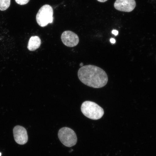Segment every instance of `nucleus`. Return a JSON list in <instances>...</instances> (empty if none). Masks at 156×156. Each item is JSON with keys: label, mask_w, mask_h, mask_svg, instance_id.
I'll return each mask as SVG.
<instances>
[{"label": "nucleus", "mask_w": 156, "mask_h": 156, "mask_svg": "<svg viewBox=\"0 0 156 156\" xmlns=\"http://www.w3.org/2000/svg\"><path fill=\"white\" fill-rule=\"evenodd\" d=\"M29 1L30 0H15V1L18 4L21 5L27 4L29 2Z\"/></svg>", "instance_id": "nucleus-10"}, {"label": "nucleus", "mask_w": 156, "mask_h": 156, "mask_svg": "<svg viewBox=\"0 0 156 156\" xmlns=\"http://www.w3.org/2000/svg\"><path fill=\"white\" fill-rule=\"evenodd\" d=\"M41 44V40L39 37L32 36L29 40L27 48L30 51H34L40 48Z\"/></svg>", "instance_id": "nucleus-8"}, {"label": "nucleus", "mask_w": 156, "mask_h": 156, "mask_svg": "<svg viewBox=\"0 0 156 156\" xmlns=\"http://www.w3.org/2000/svg\"><path fill=\"white\" fill-rule=\"evenodd\" d=\"M110 42L112 43V44H114L115 43L116 40L115 39L113 38H112L110 39Z\"/></svg>", "instance_id": "nucleus-12"}, {"label": "nucleus", "mask_w": 156, "mask_h": 156, "mask_svg": "<svg viewBox=\"0 0 156 156\" xmlns=\"http://www.w3.org/2000/svg\"><path fill=\"white\" fill-rule=\"evenodd\" d=\"M1 153H0V156H1Z\"/></svg>", "instance_id": "nucleus-15"}, {"label": "nucleus", "mask_w": 156, "mask_h": 156, "mask_svg": "<svg viewBox=\"0 0 156 156\" xmlns=\"http://www.w3.org/2000/svg\"><path fill=\"white\" fill-rule=\"evenodd\" d=\"M58 136L60 141L66 147H73L77 143L76 134L73 130L69 128L64 127L60 129L58 131Z\"/></svg>", "instance_id": "nucleus-4"}, {"label": "nucleus", "mask_w": 156, "mask_h": 156, "mask_svg": "<svg viewBox=\"0 0 156 156\" xmlns=\"http://www.w3.org/2000/svg\"><path fill=\"white\" fill-rule=\"evenodd\" d=\"M53 10L49 5H44L41 8L37 13V23L41 27H46L53 20Z\"/></svg>", "instance_id": "nucleus-3"}, {"label": "nucleus", "mask_w": 156, "mask_h": 156, "mask_svg": "<svg viewBox=\"0 0 156 156\" xmlns=\"http://www.w3.org/2000/svg\"><path fill=\"white\" fill-rule=\"evenodd\" d=\"M81 111L84 115L90 119L99 120L104 114L102 107L97 103L90 101H86L81 106Z\"/></svg>", "instance_id": "nucleus-2"}, {"label": "nucleus", "mask_w": 156, "mask_h": 156, "mask_svg": "<svg viewBox=\"0 0 156 156\" xmlns=\"http://www.w3.org/2000/svg\"><path fill=\"white\" fill-rule=\"evenodd\" d=\"M13 133L15 141L20 145H24L28 142V134L26 129L23 126H15L13 128Z\"/></svg>", "instance_id": "nucleus-6"}, {"label": "nucleus", "mask_w": 156, "mask_h": 156, "mask_svg": "<svg viewBox=\"0 0 156 156\" xmlns=\"http://www.w3.org/2000/svg\"><path fill=\"white\" fill-rule=\"evenodd\" d=\"M61 38L63 44L68 47H74L77 46L79 42V37L71 31H66L63 32Z\"/></svg>", "instance_id": "nucleus-5"}, {"label": "nucleus", "mask_w": 156, "mask_h": 156, "mask_svg": "<svg viewBox=\"0 0 156 156\" xmlns=\"http://www.w3.org/2000/svg\"><path fill=\"white\" fill-rule=\"evenodd\" d=\"M11 0H0V10H6L10 5Z\"/></svg>", "instance_id": "nucleus-9"}, {"label": "nucleus", "mask_w": 156, "mask_h": 156, "mask_svg": "<svg viewBox=\"0 0 156 156\" xmlns=\"http://www.w3.org/2000/svg\"><path fill=\"white\" fill-rule=\"evenodd\" d=\"M80 81L87 86L100 88L106 85L108 77L104 70L97 66L88 65L83 66L78 72Z\"/></svg>", "instance_id": "nucleus-1"}, {"label": "nucleus", "mask_w": 156, "mask_h": 156, "mask_svg": "<svg viewBox=\"0 0 156 156\" xmlns=\"http://www.w3.org/2000/svg\"><path fill=\"white\" fill-rule=\"evenodd\" d=\"M116 9L125 12H130L136 6L135 0H116L114 5Z\"/></svg>", "instance_id": "nucleus-7"}, {"label": "nucleus", "mask_w": 156, "mask_h": 156, "mask_svg": "<svg viewBox=\"0 0 156 156\" xmlns=\"http://www.w3.org/2000/svg\"><path fill=\"white\" fill-rule=\"evenodd\" d=\"M99 2H105L107 1V0H97Z\"/></svg>", "instance_id": "nucleus-13"}, {"label": "nucleus", "mask_w": 156, "mask_h": 156, "mask_svg": "<svg viewBox=\"0 0 156 156\" xmlns=\"http://www.w3.org/2000/svg\"><path fill=\"white\" fill-rule=\"evenodd\" d=\"M112 33L113 34L115 35V36H116L118 35L119 32L118 30H114L112 31Z\"/></svg>", "instance_id": "nucleus-11"}, {"label": "nucleus", "mask_w": 156, "mask_h": 156, "mask_svg": "<svg viewBox=\"0 0 156 156\" xmlns=\"http://www.w3.org/2000/svg\"><path fill=\"white\" fill-rule=\"evenodd\" d=\"M80 67H83V63H81L80 64Z\"/></svg>", "instance_id": "nucleus-14"}]
</instances>
